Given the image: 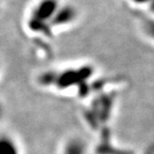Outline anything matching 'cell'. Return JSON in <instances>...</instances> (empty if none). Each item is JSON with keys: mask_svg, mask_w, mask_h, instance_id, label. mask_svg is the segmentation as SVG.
I'll use <instances>...</instances> for the list:
<instances>
[{"mask_svg": "<svg viewBox=\"0 0 154 154\" xmlns=\"http://www.w3.org/2000/svg\"><path fill=\"white\" fill-rule=\"evenodd\" d=\"M0 115H1V108H0Z\"/></svg>", "mask_w": 154, "mask_h": 154, "instance_id": "2", "label": "cell"}, {"mask_svg": "<svg viewBox=\"0 0 154 154\" xmlns=\"http://www.w3.org/2000/svg\"><path fill=\"white\" fill-rule=\"evenodd\" d=\"M17 147L9 138H0V154H17Z\"/></svg>", "mask_w": 154, "mask_h": 154, "instance_id": "1", "label": "cell"}]
</instances>
